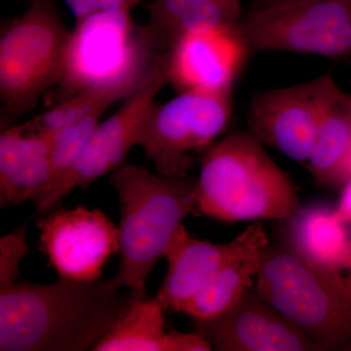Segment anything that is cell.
<instances>
[{
  "mask_svg": "<svg viewBox=\"0 0 351 351\" xmlns=\"http://www.w3.org/2000/svg\"><path fill=\"white\" fill-rule=\"evenodd\" d=\"M263 251L221 269L186 301L180 313L195 323L214 320L228 313L253 285V277L262 265Z\"/></svg>",
  "mask_w": 351,
  "mask_h": 351,
  "instance_id": "cell-19",
  "label": "cell"
},
{
  "mask_svg": "<svg viewBox=\"0 0 351 351\" xmlns=\"http://www.w3.org/2000/svg\"><path fill=\"white\" fill-rule=\"evenodd\" d=\"M239 25L250 49L351 57V0L253 9Z\"/></svg>",
  "mask_w": 351,
  "mask_h": 351,
  "instance_id": "cell-8",
  "label": "cell"
},
{
  "mask_svg": "<svg viewBox=\"0 0 351 351\" xmlns=\"http://www.w3.org/2000/svg\"><path fill=\"white\" fill-rule=\"evenodd\" d=\"M107 108H96L51 138V158L54 169V177L50 189L43 196L54 191L68 176L69 171L82 156L97 127L101 123V115Z\"/></svg>",
  "mask_w": 351,
  "mask_h": 351,
  "instance_id": "cell-22",
  "label": "cell"
},
{
  "mask_svg": "<svg viewBox=\"0 0 351 351\" xmlns=\"http://www.w3.org/2000/svg\"><path fill=\"white\" fill-rule=\"evenodd\" d=\"M343 94L331 75L260 92L247 112L250 133L292 160L306 163L321 123Z\"/></svg>",
  "mask_w": 351,
  "mask_h": 351,
  "instance_id": "cell-10",
  "label": "cell"
},
{
  "mask_svg": "<svg viewBox=\"0 0 351 351\" xmlns=\"http://www.w3.org/2000/svg\"><path fill=\"white\" fill-rule=\"evenodd\" d=\"M335 214L339 221L351 226V178L343 188L341 199L335 209Z\"/></svg>",
  "mask_w": 351,
  "mask_h": 351,
  "instance_id": "cell-25",
  "label": "cell"
},
{
  "mask_svg": "<svg viewBox=\"0 0 351 351\" xmlns=\"http://www.w3.org/2000/svg\"><path fill=\"white\" fill-rule=\"evenodd\" d=\"M286 245L308 262L325 269L348 267L351 257V233L335 209L326 206L301 208L289 217Z\"/></svg>",
  "mask_w": 351,
  "mask_h": 351,
  "instance_id": "cell-17",
  "label": "cell"
},
{
  "mask_svg": "<svg viewBox=\"0 0 351 351\" xmlns=\"http://www.w3.org/2000/svg\"><path fill=\"white\" fill-rule=\"evenodd\" d=\"M165 311L156 298L134 300L92 351H169Z\"/></svg>",
  "mask_w": 351,
  "mask_h": 351,
  "instance_id": "cell-20",
  "label": "cell"
},
{
  "mask_svg": "<svg viewBox=\"0 0 351 351\" xmlns=\"http://www.w3.org/2000/svg\"><path fill=\"white\" fill-rule=\"evenodd\" d=\"M54 177L47 138L20 125L0 134V206L34 201L47 193Z\"/></svg>",
  "mask_w": 351,
  "mask_h": 351,
  "instance_id": "cell-15",
  "label": "cell"
},
{
  "mask_svg": "<svg viewBox=\"0 0 351 351\" xmlns=\"http://www.w3.org/2000/svg\"><path fill=\"white\" fill-rule=\"evenodd\" d=\"M299 209L290 178L250 132L209 145L197 180L196 213L234 223L286 219Z\"/></svg>",
  "mask_w": 351,
  "mask_h": 351,
  "instance_id": "cell-3",
  "label": "cell"
},
{
  "mask_svg": "<svg viewBox=\"0 0 351 351\" xmlns=\"http://www.w3.org/2000/svg\"><path fill=\"white\" fill-rule=\"evenodd\" d=\"M71 32L51 0H32L0 38L1 122L29 112L48 88L59 84Z\"/></svg>",
  "mask_w": 351,
  "mask_h": 351,
  "instance_id": "cell-6",
  "label": "cell"
},
{
  "mask_svg": "<svg viewBox=\"0 0 351 351\" xmlns=\"http://www.w3.org/2000/svg\"><path fill=\"white\" fill-rule=\"evenodd\" d=\"M254 288L322 351L351 350V287L341 271L269 243Z\"/></svg>",
  "mask_w": 351,
  "mask_h": 351,
  "instance_id": "cell-4",
  "label": "cell"
},
{
  "mask_svg": "<svg viewBox=\"0 0 351 351\" xmlns=\"http://www.w3.org/2000/svg\"><path fill=\"white\" fill-rule=\"evenodd\" d=\"M350 99H351V95H350Z\"/></svg>",
  "mask_w": 351,
  "mask_h": 351,
  "instance_id": "cell-30",
  "label": "cell"
},
{
  "mask_svg": "<svg viewBox=\"0 0 351 351\" xmlns=\"http://www.w3.org/2000/svg\"><path fill=\"white\" fill-rule=\"evenodd\" d=\"M196 332L218 351H322L254 287L228 313L196 323Z\"/></svg>",
  "mask_w": 351,
  "mask_h": 351,
  "instance_id": "cell-14",
  "label": "cell"
},
{
  "mask_svg": "<svg viewBox=\"0 0 351 351\" xmlns=\"http://www.w3.org/2000/svg\"><path fill=\"white\" fill-rule=\"evenodd\" d=\"M140 0H96L100 11L131 10Z\"/></svg>",
  "mask_w": 351,
  "mask_h": 351,
  "instance_id": "cell-26",
  "label": "cell"
},
{
  "mask_svg": "<svg viewBox=\"0 0 351 351\" xmlns=\"http://www.w3.org/2000/svg\"><path fill=\"white\" fill-rule=\"evenodd\" d=\"M122 98H126L125 95L117 90L104 87L86 88L57 103L47 112L41 113L20 126L27 133L34 134L50 141L88 113L98 108H108Z\"/></svg>",
  "mask_w": 351,
  "mask_h": 351,
  "instance_id": "cell-21",
  "label": "cell"
},
{
  "mask_svg": "<svg viewBox=\"0 0 351 351\" xmlns=\"http://www.w3.org/2000/svg\"><path fill=\"white\" fill-rule=\"evenodd\" d=\"M232 113V92H182L162 105L154 104L138 145L157 174L184 177L193 167V152L211 145L226 130Z\"/></svg>",
  "mask_w": 351,
  "mask_h": 351,
  "instance_id": "cell-7",
  "label": "cell"
},
{
  "mask_svg": "<svg viewBox=\"0 0 351 351\" xmlns=\"http://www.w3.org/2000/svg\"><path fill=\"white\" fill-rule=\"evenodd\" d=\"M239 24L188 32L178 38L167 53L169 83L179 93L232 92L250 49Z\"/></svg>",
  "mask_w": 351,
  "mask_h": 351,
  "instance_id": "cell-13",
  "label": "cell"
},
{
  "mask_svg": "<svg viewBox=\"0 0 351 351\" xmlns=\"http://www.w3.org/2000/svg\"><path fill=\"white\" fill-rule=\"evenodd\" d=\"M143 27L152 49L166 53L188 32L239 23L240 0H152Z\"/></svg>",
  "mask_w": 351,
  "mask_h": 351,
  "instance_id": "cell-16",
  "label": "cell"
},
{
  "mask_svg": "<svg viewBox=\"0 0 351 351\" xmlns=\"http://www.w3.org/2000/svg\"><path fill=\"white\" fill-rule=\"evenodd\" d=\"M76 21L84 19L88 16L99 12L96 0H64Z\"/></svg>",
  "mask_w": 351,
  "mask_h": 351,
  "instance_id": "cell-24",
  "label": "cell"
},
{
  "mask_svg": "<svg viewBox=\"0 0 351 351\" xmlns=\"http://www.w3.org/2000/svg\"><path fill=\"white\" fill-rule=\"evenodd\" d=\"M285 0H256L255 8H265V7L278 5L283 3Z\"/></svg>",
  "mask_w": 351,
  "mask_h": 351,
  "instance_id": "cell-27",
  "label": "cell"
},
{
  "mask_svg": "<svg viewBox=\"0 0 351 351\" xmlns=\"http://www.w3.org/2000/svg\"><path fill=\"white\" fill-rule=\"evenodd\" d=\"M306 1H337V0H285L283 3H291V2H306ZM279 5V4H278Z\"/></svg>",
  "mask_w": 351,
  "mask_h": 351,
  "instance_id": "cell-28",
  "label": "cell"
},
{
  "mask_svg": "<svg viewBox=\"0 0 351 351\" xmlns=\"http://www.w3.org/2000/svg\"><path fill=\"white\" fill-rule=\"evenodd\" d=\"M38 226L41 249L61 278L96 280L110 256L119 254V226L101 210H57Z\"/></svg>",
  "mask_w": 351,
  "mask_h": 351,
  "instance_id": "cell-11",
  "label": "cell"
},
{
  "mask_svg": "<svg viewBox=\"0 0 351 351\" xmlns=\"http://www.w3.org/2000/svg\"><path fill=\"white\" fill-rule=\"evenodd\" d=\"M317 184L343 188L351 178V99L343 94L327 113L306 160Z\"/></svg>",
  "mask_w": 351,
  "mask_h": 351,
  "instance_id": "cell-18",
  "label": "cell"
},
{
  "mask_svg": "<svg viewBox=\"0 0 351 351\" xmlns=\"http://www.w3.org/2000/svg\"><path fill=\"white\" fill-rule=\"evenodd\" d=\"M269 243L261 223L247 226L234 239L223 244L193 239L182 223L164 254L167 272L156 299L165 311L180 313L186 301L219 271L262 252Z\"/></svg>",
  "mask_w": 351,
  "mask_h": 351,
  "instance_id": "cell-12",
  "label": "cell"
},
{
  "mask_svg": "<svg viewBox=\"0 0 351 351\" xmlns=\"http://www.w3.org/2000/svg\"><path fill=\"white\" fill-rule=\"evenodd\" d=\"M27 225L0 239V289L17 282L20 263L27 253Z\"/></svg>",
  "mask_w": 351,
  "mask_h": 351,
  "instance_id": "cell-23",
  "label": "cell"
},
{
  "mask_svg": "<svg viewBox=\"0 0 351 351\" xmlns=\"http://www.w3.org/2000/svg\"><path fill=\"white\" fill-rule=\"evenodd\" d=\"M110 184L120 206L119 269L113 281L136 300L147 298V282L164 258L182 219L195 212L197 180L152 174L142 166L123 163Z\"/></svg>",
  "mask_w": 351,
  "mask_h": 351,
  "instance_id": "cell-2",
  "label": "cell"
},
{
  "mask_svg": "<svg viewBox=\"0 0 351 351\" xmlns=\"http://www.w3.org/2000/svg\"><path fill=\"white\" fill-rule=\"evenodd\" d=\"M348 270H350V276L346 277V281H348V285L351 287V257L350 262H348V267H346Z\"/></svg>",
  "mask_w": 351,
  "mask_h": 351,
  "instance_id": "cell-29",
  "label": "cell"
},
{
  "mask_svg": "<svg viewBox=\"0 0 351 351\" xmlns=\"http://www.w3.org/2000/svg\"><path fill=\"white\" fill-rule=\"evenodd\" d=\"M113 279L0 289V351L92 350L134 300Z\"/></svg>",
  "mask_w": 351,
  "mask_h": 351,
  "instance_id": "cell-1",
  "label": "cell"
},
{
  "mask_svg": "<svg viewBox=\"0 0 351 351\" xmlns=\"http://www.w3.org/2000/svg\"><path fill=\"white\" fill-rule=\"evenodd\" d=\"M130 11H99L76 21L57 103L89 87L110 88L126 97L138 87L159 53L144 29L135 27Z\"/></svg>",
  "mask_w": 351,
  "mask_h": 351,
  "instance_id": "cell-5",
  "label": "cell"
},
{
  "mask_svg": "<svg viewBox=\"0 0 351 351\" xmlns=\"http://www.w3.org/2000/svg\"><path fill=\"white\" fill-rule=\"evenodd\" d=\"M169 83L168 53L157 54L138 87L114 114L101 122L82 156L64 181L48 195L34 201L39 213L49 212L73 189H86L104 175L113 172L138 145L141 129L157 94Z\"/></svg>",
  "mask_w": 351,
  "mask_h": 351,
  "instance_id": "cell-9",
  "label": "cell"
}]
</instances>
